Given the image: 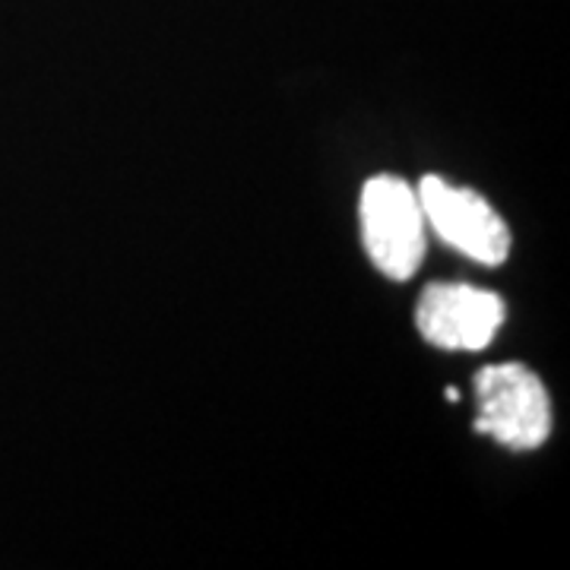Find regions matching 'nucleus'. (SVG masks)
Wrapping results in <instances>:
<instances>
[{"label":"nucleus","mask_w":570,"mask_h":570,"mask_svg":"<svg viewBox=\"0 0 570 570\" xmlns=\"http://www.w3.org/2000/svg\"><path fill=\"white\" fill-rule=\"evenodd\" d=\"M415 194L425 213V225L434 228V235L444 245L456 247L460 254L485 266L508 261L510 228L485 197H479L469 187L444 181L441 175L422 178Z\"/></svg>","instance_id":"obj_3"},{"label":"nucleus","mask_w":570,"mask_h":570,"mask_svg":"<svg viewBox=\"0 0 570 570\" xmlns=\"http://www.w3.org/2000/svg\"><path fill=\"white\" fill-rule=\"evenodd\" d=\"M475 431L510 450H535L551 434L549 390L527 365H489L475 374Z\"/></svg>","instance_id":"obj_2"},{"label":"nucleus","mask_w":570,"mask_h":570,"mask_svg":"<svg viewBox=\"0 0 570 570\" xmlns=\"http://www.w3.org/2000/svg\"><path fill=\"white\" fill-rule=\"evenodd\" d=\"M504 314L508 307L494 292L466 283H431L419 298L415 324L431 346L479 352L494 340Z\"/></svg>","instance_id":"obj_4"},{"label":"nucleus","mask_w":570,"mask_h":570,"mask_svg":"<svg viewBox=\"0 0 570 570\" xmlns=\"http://www.w3.org/2000/svg\"><path fill=\"white\" fill-rule=\"evenodd\" d=\"M362 242L371 264L403 283L425 261V213L415 187L396 175H377L362 190Z\"/></svg>","instance_id":"obj_1"}]
</instances>
